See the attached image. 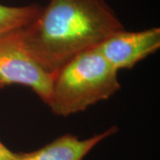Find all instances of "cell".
I'll list each match as a JSON object with an SVG mask.
<instances>
[{
    "instance_id": "7a4b0ae2",
    "label": "cell",
    "mask_w": 160,
    "mask_h": 160,
    "mask_svg": "<svg viewBox=\"0 0 160 160\" xmlns=\"http://www.w3.org/2000/svg\"><path fill=\"white\" fill-rule=\"evenodd\" d=\"M121 88L118 70L94 47L70 59L54 73L47 106L69 117L106 101Z\"/></svg>"
},
{
    "instance_id": "8992f818",
    "label": "cell",
    "mask_w": 160,
    "mask_h": 160,
    "mask_svg": "<svg viewBox=\"0 0 160 160\" xmlns=\"http://www.w3.org/2000/svg\"><path fill=\"white\" fill-rule=\"evenodd\" d=\"M42 7L38 4L22 6L0 4V36L29 25L39 14Z\"/></svg>"
},
{
    "instance_id": "3957f363",
    "label": "cell",
    "mask_w": 160,
    "mask_h": 160,
    "mask_svg": "<svg viewBox=\"0 0 160 160\" xmlns=\"http://www.w3.org/2000/svg\"><path fill=\"white\" fill-rule=\"evenodd\" d=\"M20 29L0 36V88L27 86L47 104L54 73L46 70L30 55L23 44Z\"/></svg>"
},
{
    "instance_id": "277c9868",
    "label": "cell",
    "mask_w": 160,
    "mask_h": 160,
    "mask_svg": "<svg viewBox=\"0 0 160 160\" xmlns=\"http://www.w3.org/2000/svg\"><path fill=\"white\" fill-rule=\"evenodd\" d=\"M160 47V29L140 31L121 29L108 37L95 48L117 69H132L139 62L153 54Z\"/></svg>"
},
{
    "instance_id": "6da1fadb",
    "label": "cell",
    "mask_w": 160,
    "mask_h": 160,
    "mask_svg": "<svg viewBox=\"0 0 160 160\" xmlns=\"http://www.w3.org/2000/svg\"><path fill=\"white\" fill-rule=\"evenodd\" d=\"M124 29L105 0H50L20 33L30 55L55 73L77 54Z\"/></svg>"
},
{
    "instance_id": "5b68a950",
    "label": "cell",
    "mask_w": 160,
    "mask_h": 160,
    "mask_svg": "<svg viewBox=\"0 0 160 160\" xmlns=\"http://www.w3.org/2000/svg\"><path fill=\"white\" fill-rule=\"evenodd\" d=\"M118 132V126H111L103 132L84 140H80L74 134L66 133L38 149L16 152L15 160H83L99 143Z\"/></svg>"
},
{
    "instance_id": "52a82bcc",
    "label": "cell",
    "mask_w": 160,
    "mask_h": 160,
    "mask_svg": "<svg viewBox=\"0 0 160 160\" xmlns=\"http://www.w3.org/2000/svg\"><path fill=\"white\" fill-rule=\"evenodd\" d=\"M16 152L12 151L0 141V160H15Z\"/></svg>"
}]
</instances>
